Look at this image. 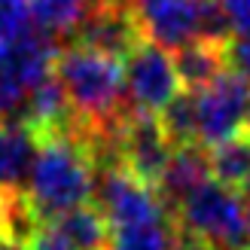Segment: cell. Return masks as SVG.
<instances>
[{"instance_id":"cell-1","label":"cell","mask_w":250,"mask_h":250,"mask_svg":"<svg viewBox=\"0 0 250 250\" xmlns=\"http://www.w3.org/2000/svg\"><path fill=\"white\" fill-rule=\"evenodd\" d=\"M95 186L98 162L77 122L70 128L43 134L28 189H24L31 214L40 223L58 220L67 210L89 205L95 198Z\"/></svg>"},{"instance_id":"cell-2","label":"cell","mask_w":250,"mask_h":250,"mask_svg":"<svg viewBox=\"0 0 250 250\" xmlns=\"http://www.w3.org/2000/svg\"><path fill=\"white\" fill-rule=\"evenodd\" d=\"M52 77L64 92L73 122L83 134L110 131L131 113L125 101V64L122 58L73 43L55 52Z\"/></svg>"},{"instance_id":"cell-3","label":"cell","mask_w":250,"mask_h":250,"mask_svg":"<svg viewBox=\"0 0 250 250\" xmlns=\"http://www.w3.org/2000/svg\"><path fill=\"white\" fill-rule=\"evenodd\" d=\"M141 34L162 49H183L195 40L229 43V24L217 0H125Z\"/></svg>"},{"instance_id":"cell-4","label":"cell","mask_w":250,"mask_h":250,"mask_svg":"<svg viewBox=\"0 0 250 250\" xmlns=\"http://www.w3.org/2000/svg\"><path fill=\"white\" fill-rule=\"evenodd\" d=\"M177 232L208 250H250L241 192L210 177L177 208Z\"/></svg>"},{"instance_id":"cell-5","label":"cell","mask_w":250,"mask_h":250,"mask_svg":"<svg viewBox=\"0 0 250 250\" xmlns=\"http://www.w3.org/2000/svg\"><path fill=\"white\" fill-rule=\"evenodd\" d=\"M55 40L46 34H31L21 40H0V122L19 119L31 92L52 77Z\"/></svg>"},{"instance_id":"cell-6","label":"cell","mask_w":250,"mask_h":250,"mask_svg":"<svg viewBox=\"0 0 250 250\" xmlns=\"http://www.w3.org/2000/svg\"><path fill=\"white\" fill-rule=\"evenodd\" d=\"M122 64H125V101H128L131 113L159 116L183 92L174 55L146 37H141V43L122 58Z\"/></svg>"},{"instance_id":"cell-7","label":"cell","mask_w":250,"mask_h":250,"mask_svg":"<svg viewBox=\"0 0 250 250\" xmlns=\"http://www.w3.org/2000/svg\"><path fill=\"white\" fill-rule=\"evenodd\" d=\"M195 116L198 144L205 149L250 128V80L244 73L226 67L205 89L195 92Z\"/></svg>"},{"instance_id":"cell-8","label":"cell","mask_w":250,"mask_h":250,"mask_svg":"<svg viewBox=\"0 0 250 250\" xmlns=\"http://www.w3.org/2000/svg\"><path fill=\"white\" fill-rule=\"evenodd\" d=\"M95 198H98L95 208L104 214L110 229L137 226V223H153L162 217H171L168 205L156 192V186L141 180L125 165L101 168L98 186H95Z\"/></svg>"},{"instance_id":"cell-9","label":"cell","mask_w":250,"mask_h":250,"mask_svg":"<svg viewBox=\"0 0 250 250\" xmlns=\"http://www.w3.org/2000/svg\"><path fill=\"white\" fill-rule=\"evenodd\" d=\"M174 146L171 137L162 128L159 116H144V113H128L119 125V134H116V153L119 162L128 171H134L141 180L153 183L162 177L165 165L174 156Z\"/></svg>"},{"instance_id":"cell-10","label":"cell","mask_w":250,"mask_h":250,"mask_svg":"<svg viewBox=\"0 0 250 250\" xmlns=\"http://www.w3.org/2000/svg\"><path fill=\"white\" fill-rule=\"evenodd\" d=\"M80 46L98 49L104 55L125 58L141 43V24H137L131 6L125 0H101L95 9L85 12V19L73 31Z\"/></svg>"},{"instance_id":"cell-11","label":"cell","mask_w":250,"mask_h":250,"mask_svg":"<svg viewBox=\"0 0 250 250\" xmlns=\"http://www.w3.org/2000/svg\"><path fill=\"white\" fill-rule=\"evenodd\" d=\"M43 134L24 119L0 122V195H24Z\"/></svg>"},{"instance_id":"cell-12","label":"cell","mask_w":250,"mask_h":250,"mask_svg":"<svg viewBox=\"0 0 250 250\" xmlns=\"http://www.w3.org/2000/svg\"><path fill=\"white\" fill-rule=\"evenodd\" d=\"M210 180V159L208 149L202 144H189V146H177L171 162L165 165L162 177L156 180V192L159 198L168 205V210H177L186 198H189L198 186H205Z\"/></svg>"},{"instance_id":"cell-13","label":"cell","mask_w":250,"mask_h":250,"mask_svg":"<svg viewBox=\"0 0 250 250\" xmlns=\"http://www.w3.org/2000/svg\"><path fill=\"white\" fill-rule=\"evenodd\" d=\"M174 64H177L183 89L198 92L205 85L220 77L226 70V43H208V40H195L189 46H183L174 52Z\"/></svg>"},{"instance_id":"cell-14","label":"cell","mask_w":250,"mask_h":250,"mask_svg":"<svg viewBox=\"0 0 250 250\" xmlns=\"http://www.w3.org/2000/svg\"><path fill=\"white\" fill-rule=\"evenodd\" d=\"M210 177L229 189H244L250 183V128L238 131L235 137L208 149Z\"/></svg>"},{"instance_id":"cell-15","label":"cell","mask_w":250,"mask_h":250,"mask_svg":"<svg viewBox=\"0 0 250 250\" xmlns=\"http://www.w3.org/2000/svg\"><path fill=\"white\" fill-rule=\"evenodd\" d=\"M180 232L174 229L171 217H162L153 223L110 229V238L104 250H177Z\"/></svg>"},{"instance_id":"cell-16","label":"cell","mask_w":250,"mask_h":250,"mask_svg":"<svg viewBox=\"0 0 250 250\" xmlns=\"http://www.w3.org/2000/svg\"><path fill=\"white\" fill-rule=\"evenodd\" d=\"M49 223H55L80 250H104L107 247L110 226L95 205H83L77 210H67V214H61L58 220H49Z\"/></svg>"},{"instance_id":"cell-17","label":"cell","mask_w":250,"mask_h":250,"mask_svg":"<svg viewBox=\"0 0 250 250\" xmlns=\"http://www.w3.org/2000/svg\"><path fill=\"white\" fill-rule=\"evenodd\" d=\"M159 122L174 146L198 144V116H195V92L183 89L174 101L159 113Z\"/></svg>"},{"instance_id":"cell-18","label":"cell","mask_w":250,"mask_h":250,"mask_svg":"<svg viewBox=\"0 0 250 250\" xmlns=\"http://www.w3.org/2000/svg\"><path fill=\"white\" fill-rule=\"evenodd\" d=\"M28 250H80L55 223H37V229L31 232V238L24 241Z\"/></svg>"},{"instance_id":"cell-19","label":"cell","mask_w":250,"mask_h":250,"mask_svg":"<svg viewBox=\"0 0 250 250\" xmlns=\"http://www.w3.org/2000/svg\"><path fill=\"white\" fill-rule=\"evenodd\" d=\"M217 3L229 24V34L250 37V0H217Z\"/></svg>"},{"instance_id":"cell-20","label":"cell","mask_w":250,"mask_h":250,"mask_svg":"<svg viewBox=\"0 0 250 250\" xmlns=\"http://www.w3.org/2000/svg\"><path fill=\"white\" fill-rule=\"evenodd\" d=\"M3 238H9V235H6V198L0 195V241Z\"/></svg>"},{"instance_id":"cell-21","label":"cell","mask_w":250,"mask_h":250,"mask_svg":"<svg viewBox=\"0 0 250 250\" xmlns=\"http://www.w3.org/2000/svg\"><path fill=\"white\" fill-rule=\"evenodd\" d=\"M177 250H208V247H202L198 241H192V238H186V235H180V244H177Z\"/></svg>"},{"instance_id":"cell-22","label":"cell","mask_w":250,"mask_h":250,"mask_svg":"<svg viewBox=\"0 0 250 250\" xmlns=\"http://www.w3.org/2000/svg\"><path fill=\"white\" fill-rule=\"evenodd\" d=\"M0 250H28L24 241H16V238H3L0 241Z\"/></svg>"},{"instance_id":"cell-23","label":"cell","mask_w":250,"mask_h":250,"mask_svg":"<svg viewBox=\"0 0 250 250\" xmlns=\"http://www.w3.org/2000/svg\"><path fill=\"white\" fill-rule=\"evenodd\" d=\"M241 202H244V214H247V226H250V183L241 189Z\"/></svg>"},{"instance_id":"cell-24","label":"cell","mask_w":250,"mask_h":250,"mask_svg":"<svg viewBox=\"0 0 250 250\" xmlns=\"http://www.w3.org/2000/svg\"><path fill=\"white\" fill-rule=\"evenodd\" d=\"M247 80H250V77H247Z\"/></svg>"}]
</instances>
